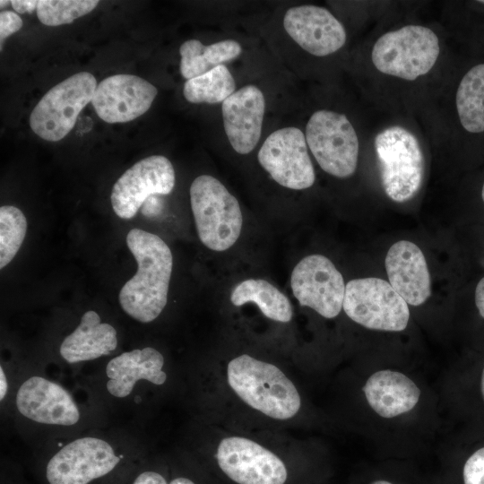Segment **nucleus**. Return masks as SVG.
<instances>
[{
	"mask_svg": "<svg viewBox=\"0 0 484 484\" xmlns=\"http://www.w3.org/2000/svg\"><path fill=\"white\" fill-rule=\"evenodd\" d=\"M125 241L138 268L120 290L118 300L129 316L150 323L160 315L168 301L172 253L159 236L140 229H131Z\"/></svg>",
	"mask_w": 484,
	"mask_h": 484,
	"instance_id": "nucleus-1",
	"label": "nucleus"
},
{
	"mask_svg": "<svg viewBox=\"0 0 484 484\" xmlns=\"http://www.w3.org/2000/svg\"><path fill=\"white\" fill-rule=\"evenodd\" d=\"M230 388L248 406L274 419L293 418L301 400L294 384L275 365L243 354L227 366Z\"/></svg>",
	"mask_w": 484,
	"mask_h": 484,
	"instance_id": "nucleus-2",
	"label": "nucleus"
},
{
	"mask_svg": "<svg viewBox=\"0 0 484 484\" xmlns=\"http://www.w3.org/2000/svg\"><path fill=\"white\" fill-rule=\"evenodd\" d=\"M189 194L201 242L216 252L230 248L238 239L243 225L237 198L220 180L210 175L195 177Z\"/></svg>",
	"mask_w": 484,
	"mask_h": 484,
	"instance_id": "nucleus-3",
	"label": "nucleus"
},
{
	"mask_svg": "<svg viewBox=\"0 0 484 484\" xmlns=\"http://www.w3.org/2000/svg\"><path fill=\"white\" fill-rule=\"evenodd\" d=\"M123 455L107 441L77 438L54 454L43 470L45 484H118Z\"/></svg>",
	"mask_w": 484,
	"mask_h": 484,
	"instance_id": "nucleus-4",
	"label": "nucleus"
},
{
	"mask_svg": "<svg viewBox=\"0 0 484 484\" xmlns=\"http://www.w3.org/2000/svg\"><path fill=\"white\" fill-rule=\"evenodd\" d=\"M385 194L393 202L411 200L419 190L424 157L416 136L400 125L379 132L374 140Z\"/></svg>",
	"mask_w": 484,
	"mask_h": 484,
	"instance_id": "nucleus-5",
	"label": "nucleus"
},
{
	"mask_svg": "<svg viewBox=\"0 0 484 484\" xmlns=\"http://www.w3.org/2000/svg\"><path fill=\"white\" fill-rule=\"evenodd\" d=\"M439 52L438 38L432 30L406 25L383 34L372 48L371 59L379 72L414 81L431 70Z\"/></svg>",
	"mask_w": 484,
	"mask_h": 484,
	"instance_id": "nucleus-6",
	"label": "nucleus"
},
{
	"mask_svg": "<svg viewBox=\"0 0 484 484\" xmlns=\"http://www.w3.org/2000/svg\"><path fill=\"white\" fill-rule=\"evenodd\" d=\"M97 86L91 73L81 72L51 88L30 113L31 130L49 142L65 138L73 128L80 112L91 102Z\"/></svg>",
	"mask_w": 484,
	"mask_h": 484,
	"instance_id": "nucleus-7",
	"label": "nucleus"
},
{
	"mask_svg": "<svg viewBox=\"0 0 484 484\" xmlns=\"http://www.w3.org/2000/svg\"><path fill=\"white\" fill-rule=\"evenodd\" d=\"M305 136L307 147L324 172L339 178L354 174L359 139L345 115L327 109L314 112L307 123Z\"/></svg>",
	"mask_w": 484,
	"mask_h": 484,
	"instance_id": "nucleus-8",
	"label": "nucleus"
},
{
	"mask_svg": "<svg viewBox=\"0 0 484 484\" xmlns=\"http://www.w3.org/2000/svg\"><path fill=\"white\" fill-rule=\"evenodd\" d=\"M342 307L352 321L371 330L401 332L410 319L406 301L389 282L376 277L350 281Z\"/></svg>",
	"mask_w": 484,
	"mask_h": 484,
	"instance_id": "nucleus-9",
	"label": "nucleus"
},
{
	"mask_svg": "<svg viewBox=\"0 0 484 484\" xmlns=\"http://www.w3.org/2000/svg\"><path fill=\"white\" fill-rule=\"evenodd\" d=\"M257 160L281 186L303 190L315 183L306 136L298 127H282L269 134L258 151Z\"/></svg>",
	"mask_w": 484,
	"mask_h": 484,
	"instance_id": "nucleus-10",
	"label": "nucleus"
},
{
	"mask_svg": "<svg viewBox=\"0 0 484 484\" xmlns=\"http://www.w3.org/2000/svg\"><path fill=\"white\" fill-rule=\"evenodd\" d=\"M290 287L302 307L324 318L337 316L342 308L346 284L333 263L323 255L302 258L292 270Z\"/></svg>",
	"mask_w": 484,
	"mask_h": 484,
	"instance_id": "nucleus-11",
	"label": "nucleus"
},
{
	"mask_svg": "<svg viewBox=\"0 0 484 484\" xmlns=\"http://www.w3.org/2000/svg\"><path fill=\"white\" fill-rule=\"evenodd\" d=\"M175 182V170L168 158L146 157L128 169L114 184L110 195L112 208L119 218L132 219L150 196L170 194Z\"/></svg>",
	"mask_w": 484,
	"mask_h": 484,
	"instance_id": "nucleus-12",
	"label": "nucleus"
},
{
	"mask_svg": "<svg viewBox=\"0 0 484 484\" xmlns=\"http://www.w3.org/2000/svg\"><path fill=\"white\" fill-rule=\"evenodd\" d=\"M216 459L221 471L238 484H284V462L272 451L242 436L223 438Z\"/></svg>",
	"mask_w": 484,
	"mask_h": 484,
	"instance_id": "nucleus-13",
	"label": "nucleus"
},
{
	"mask_svg": "<svg viewBox=\"0 0 484 484\" xmlns=\"http://www.w3.org/2000/svg\"><path fill=\"white\" fill-rule=\"evenodd\" d=\"M157 93L154 85L139 76L115 74L98 84L91 104L103 121L125 123L146 113Z\"/></svg>",
	"mask_w": 484,
	"mask_h": 484,
	"instance_id": "nucleus-14",
	"label": "nucleus"
},
{
	"mask_svg": "<svg viewBox=\"0 0 484 484\" xmlns=\"http://www.w3.org/2000/svg\"><path fill=\"white\" fill-rule=\"evenodd\" d=\"M283 27L302 49L315 56L335 53L346 42L342 23L327 9L314 4L289 8Z\"/></svg>",
	"mask_w": 484,
	"mask_h": 484,
	"instance_id": "nucleus-15",
	"label": "nucleus"
},
{
	"mask_svg": "<svg viewBox=\"0 0 484 484\" xmlns=\"http://www.w3.org/2000/svg\"><path fill=\"white\" fill-rule=\"evenodd\" d=\"M16 407L25 418L41 424L72 426L80 411L68 392L42 376L24 381L16 393Z\"/></svg>",
	"mask_w": 484,
	"mask_h": 484,
	"instance_id": "nucleus-16",
	"label": "nucleus"
},
{
	"mask_svg": "<svg viewBox=\"0 0 484 484\" xmlns=\"http://www.w3.org/2000/svg\"><path fill=\"white\" fill-rule=\"evenodd\" d=\"M264 110V93L254 84L242 87L222 102L224 131L236 152L248 154L257 145Z\"/></svg>",
	"mask_w": 484,
	"mask_h": 484,
	"instance_id": "nucleus-17",
	"label": "nucleus"
},
{
	"mask_svg": "<svg viewBox=\"0 0 484 484\" xmlns=\"http://www.w3.org/2000/svg\"><path fill=\"white\" fill-rule=\"evenodd\" d=\"M385 264L389 283L407 304L420 306L430 297V274L417 245L408 240L394 243L386 254Z\"/></svg>",
	"mask_w": 484,
	"mask_h": 484,
	"instance_id": "nucleus-18",
	"label": "nucleus"
},
{
	"mask_svg": "<svg viewBox=\"0 0 484 484\" xmlns=\"http://www.w3.org/2000/svg\"><path fill=\"white\" fill-rule=\"evenodd\" d=\"M163 365L162 354L151 347L124 352L110 359L106 367L107 389L115 397L125 398L139 380L161 385L167 380Z\"/></svg>",
	"mask_w": 484,
	"mask_h": 484,
	"instance_id": "nucleus-19",
	"label": "nucleus"
},
{
	"mask_svg": "<svg viewBox=\"0 0 484 484\" xmlns=\"http://www.w3.org/2000/svg\"><path fill=\"white\" fill-rule=\"evenodd\" d=\"M363 392L372 410L386 419L411 411L420 396L419 388L411 378L390 369L372 374Z\"/></svg>",
	"mask_w": 484,
	"mask_h": 484,
	"instance_id": "nucleus-20",
	"label": "nucleus"
},
{
	"mask_svg": "<svg viewBox=\"0 0 484 484\" xmlns=\"http://www.w3.org/2000/svg\"><path fill=\"white\" fill-rule=\"evenodd\" d=\"M117 335L111 324L102 323L97 312L89 310L82 315L75 330L63 340L59 352L70 364L92 360L116 350Z\"/></svg>",
	"mask_w": 484,
	"mask_h": 484,
	"instance_id": "nucleus-21",
	"label": "nucleus"
},
{
	"mask_svg": "<svg viewBox=\"0 0 484 484\" xmlns=\"http://www.w3.org/2000/svg\"><path fill=\"white\" fill-rule=\"evenodd\" d=\"M179 53L180 73L185 79L190 80L236 59L241 55L242 48L233 39H224L211 45H203L197 39H188L180 46Z\"/></svg>",
	"mask_w": 484,
	"mask_h": 484,
	"instance_id": "nucleus-22",
	"label": "nucleus"
},
{
	"mask_svg": "<svg viewBox=\"0 0 484 484\" xmlns=\"http://www.w3.org/2000/svg\"><path fill=\"white\" fill-rule=\"evenodd\" d=\"M230 301L236 307L253 302L267 318L281 323H288L293 316L288 297L263 279H247L239 282L231 291Z\"/></svg>",
	"mask_w": 484,
	"mask_h": 484,
	"instance_id": "nucleus-23",
	"label": "nucleus"
},
{
	"mask_svg": "<svg viewBox=\"0 0 484 484\" xmlns=\"http://www.w3.org/2000/svg\"><path fill=\"white\" fill-rule=\"evenodd\" d=\"M455 102L462 127L469 133L484 132V63L471 67L462 78Z\"/></svg>",
	"mask_w": 484,
	"mask_h": 484,
	"instance_id": "nucleus-24",
	"label": "nucleus"
},
{
	"mask_svg": "<svg viewBox=\"0 0 484 484\" xmlns=\"http://www.w3.org/2000/svg\"><path fill=\"white\" fill-rule=\"evenodd\" d=\"M235 80L225 65L187 80L183 88L185 99L194 104L222 103L236 91Z\"/></svg>",
	"mask_w": 484,
	"mask_h": 484,
	"instance_id": "nucleus-25",
	"label": "nucleus"
},
{
	"mask_svg": "<svg viewBox=\"0 0 484 484\" xmlns=\"http://www.w3.org/2000/svg\"><path fill=\"white\" fill-rule=\"evenodd\" d=\"M27 220L13 205L0 208V269L5 267L18 253L26 235Z\"/></svg>",
	"mask_w": 484,
	"mask_h": 484,
	"instance_id": "nucleus-26",
	"label": "nucleus"
},
{
	"mask_svg": "<svg viewBox=\"0 0 484 484\" xmlns=\"http://www.w3.org/2000/svg\"><path fill=\"white\" fill-rule=\"evenodd\" d=\"M98 4L96 0H40L36 12L43 24L59 26L91 13Z\"/></svg>",
	"mask_w": 484,
	"mask_h": 484,
	"instance_id": "nucleus-27",
	"label": "nucleus"
},
{
	"mask_svg": "<svg viewBox=\"0 0 484 484\" xmlns=\"http://www.w3.org/2000/svg\"><path fill=\"white\" fill-rule=\"evenodd\" d=\"M463 484H484V447L475 451L462 468Z\"/></svg>",
	"mask_w": 484,
	"mask_h": 484,
	"instance_id": "nucleus-28",
	"label": "nucleus"
},
{
	"mask_svg": "<svg viewBox=\"0 0 484 484\" xmlns=\"http://www.w3.org/2000/svg\"><path fill=\"white\" fill-rule=\"evenodd\" d=\"M22 27V18L14 12L2 11L0 13V41L1 49L3 41L18 31Z\"/></svg>",
	"mask_w": 484,
	"mask_h": 484,
	"instance_id": "nucleus-29",
	"label": "nucleus"
},
{
	"mask_svg": "<svg viewBox=\"0 0 484 484\" xmlns=\"http://www.w3.org/2000/svg\"><path fill=\"white\" fill-rule=\"evenodd\" d=\"M127 480L126 484H169L162 473L151 469L139 470Z\"/></svg>",
	"mask_w": 484,
	"mask_h": 484,
	"instance_id": "nucleus-30",
	"label": "nucleus"
},
{
	"mask_svg": "<svg viewBox=\"0 0 484 484\" xmlns=\"http://www.w3.org/2000/svg\"><path fill=\"white\" fill-rule=\"evenodd\" d=\"M39 1L36 0H12L11 5L19 13H32L37 11Z\"/></svg>",
	"mask_w": 484,
	"mask_h": 484,
	"instance_id": "nucleus-31",
	"label": "nucleus"
},
{
	"mask_svg": "<svg viewBox=\"0 0 484 484\" xmlns=\"http://www.w3.org/2000/svg\"><path fill=\"white\" fill-rule=\"evenodd\" d=\"M475 304L480 315L484 318V277L480 279L475 290Z\"/></svg>",
	"mask_w": 484,
	"mask_h": 484,
	"instance_id": "nucleus-32",
	"label": "nucleus"
},
{
	"mask_svg": "<svg viewBox=\"0 0 484 484\" xmlns=\"http://www.w3.org/2000/svg\"><path fill=\"white\" fill-rule=\"evenodd\" d=\"M8 383L3 369V367H0V400L3 401L7 393Z\"/></svg>",
	"mask_w": 484,
	"mask_h": 484,
	"instance_id": "nucleus-33",
	"label": "nucleus"
},
{
	"mask_svg": "<svg viewBox=\"0 0 484 484\" xmlns=\"http://www.w3.org/2000/svg\"><path fill=\"white\" fill-rule=\"evenodd\" d=\"M169 484H196L192 479L185 476L173 478Z\"/></svg>",
	"mask_w": 484,
	"mask_h": 484,
	"instance_id": "nucleus-34",
	"label": "nucleus"
},
{
	"mask_svg": "<svg viewBox=\"0 0 484 484\" xmlns=\"http://www.w3.org/2000/svg\"><path fill=\"white\" fill-rule=\"evenodd\" d=\"M369 484H393V483L385 480H376L372 481Z\"/></svg>",
	"mask_w": 484,
	"mask_h": 484,
	"instance_id": "nucleus-35",
	"label": "nucleus"
},
{
	"mask_svg": "<svg viewBox=\"0 0 484 484\" xmlns=\"http://www.w3.org/2000/svg\"><path fill=\"white\" fill-rule=\"evenodd\" d=\"M481 393L484 399V368H483L482 376H481Z\"/></svg>",
	"mask_w": 484,
	"mask_h": 484,
	"instance_id": "nucleus-36",
	"label": "nucleus"
},
{
	"mask_svg": "<svg viewBox=\"0 0 484 484\" xmlns=\"http://www.w3.org/2000/svg\"><path fill=\"white\" fill-rule=\"evenodd\" d=\"M7 3H11V1H1L0 4H1V7L3 6H5L7 4Z\"/></svg>",
	"mask_w": 484,
	"mask_h": 484,
	"instance_id": "nucleus-37",
	"label": "nucleus"
},
{
	"mask_svg": "<svg viewBox=\"0 0 484 484\" xmlns=\"http://www.w3.org/2000/svg\"><path fill=\"white\" fill-rule=\"evenodd\" d=\"M481 197H482V200H483V203H484V184H483L482 190H481Z\"/></svg>",
	"mask_w": 484,
	"mask_h": 484,
	"instance_id": "nucleus-38",
	"label": "nucleus"
},
{
	"mask_svg": "<svg viewBox=\"0 0 484 484\" xmlns=\"http://www.w3.org/2000/svg\"><path fill=\"white\" fill-rule=\"evenodd\" d=\"M478 2L480 3V4H484V0L478 1Z\"/></svg>",
	"mask_w": 484,
	"mask_h": 484,
	"instance_id": "nucleus-39",
	"label": "nucleus"
}]
</instances>
